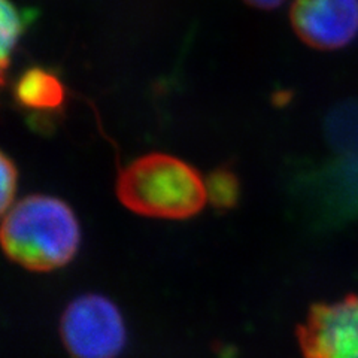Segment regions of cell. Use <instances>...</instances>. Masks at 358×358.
Instances as JSON below:
<instances>
[{"mask_svg": "<svg viewBox=\"0 0 358 358\" xmlns=\"http://www.w3.org/2000/svg\"><path fill=\"white\" fill-rule=\"evenodd\" d=\"M306 358H358V296L322 305L303 331Z\"/></svg>", "mask_w": 358, "mask_h": 358, "instance_id": "5b68a950", "label": "cell"}, {"mask_svg": "<svg viewBox=\"0 0 358 358\" xmlns=\"http://www.w3.org/2000/svg\"><path fill=\"white\" fill-rule=\"evenodd\" d=\"M289 20L308 47L342 50L358 36V0H294Z\"/></svg>", "mask_w": 358, "mask_h": 358, "instance_id": "277c9868", "label": "cell"}, {"mask_svg": "<svg viewBox=\"0 0 358 358\" xmlns=\"http://www.w3.org/2000/svg\"><path fill=\"white\" fill-rule=\"evenodd\" d=\"M3 215L2 245L6 255L31 271L63 267L80 248V222L72 208L57 197L29 196Z\"/></svg>", "mask_w": 358, "mask_h": 358, "instance_id": "6da1fadb", "label": "cell"}, {"mask_svg": "<svg viewBox=\"0 0 358 358\" xmlns=\"http://www.w3.org/2000/svg\"><path fill=\"white\" fill-rule=\"evenodd\" d=\"M243 2L259 9H275L281 6L285 0H243Z\"/></svg>", "mask_w": 358, "mask_h": 358, "instance_id": "8fae6325", "label": "cell"}, {"mask_svg": "<svg viewBox=\"0 0 358 358\" xmlns=\"http://www.w3.org/2000/svg\"><path fill=\"white\" fill-rule=\"evenodd\" d=\"M2 13H0V36H2V43H0V62H2V83L5 84V76L8 71L9 59L13 55L18 41L24 35L27 26L35 18L36 13L31 9H22L17 6L13 0H2Z\"/></svg>", "mask_w": 358, "mask_h": 358, "instance_id": "ba28073f", "label": "cell"}, {"mask_svg": "<svg viewBox=\"0 0 358 358\" xmlns=\"http://www.w3.org/2000/svg\"><path fill=\"white\" fill-rule=\"evenodd\" d=\"M14 94L17 102L31 110H59L66 99L60 78L42 67H31L20 76Z\"/></svg>", "mask_w": 358, "mask_h": 358, "instance_id": "52a82bcc", "label": "cell"}, {"mask_svg": "<svg viewBox=\"0 0 358 358\" xmlns=\"http://www.w3.org/2000/svg\"><path fill=\"white\" fill-rule=\"evenodd\" d=\"M117 196L139 215L184 220L199 214L206 205L208 188L192 164L154 152L134 160L120 173Z\"/></svg>", "mask_w": 358, "mask_h": 358, "instance_id": "7a4b0ae2", "label": "cell"}, {"mask_svg": "<svg viewBox=\"0 0 358 358\" xmlns=\"http://www.w3.org/2000/svg\"><path fill=\"white\" fill-rule=\"evenodd\" d=\"M62 339L73 358H117L127 342L122 313L105 296L71 301L62 317Z\"/></svg>", "mask_w": 358, "mask_h": 358, "instance_id": "3957f363", "label": "cell"}, {"mask_svg": "<svg viewBox=\"0 0 358 358\" xmlns=\"http://www.w3.org/2000/svg\"><path fill=\"white\" fill-rule=\"evenodd\" d=\"M322 201L334 217L358 218V148L342 152L322 172Z\"/></svg>", "mask_w": 358, "mask_h": 358, "instance_id": "8992f818", "label": "cell"}, {"mask_svg": "<svg viewBox=\"0 0 358 358\" xmlns=\"http://www.w3.org/2000/svg\"><path fill=\"white\" fill-rule=\"evenodd\" d=\"M18 173L14 162L9 159L8 154H2V199H0V208L2 214H6L8 209L13 206V200L17 192Z\"/></svg>", "mask_w": 358, "mask_h": 358, "instance_id": "30bf717a", "label": "cell"}, {"mask_svg": "<svg viewBox=\"0 0 358 358\" xmlns=\"http://www.w3.org/2000/svg\"><path fill=\"white\" fill-rule=\"evenodd\" d=\"M208 199L217 208H231L239 200V179L229 169H217L206 179Z\"/></svg>", "mask_w": 358, "mask_h": 358, "instance_id": "9c48e42d", "label": "cell"}]
</instances>
